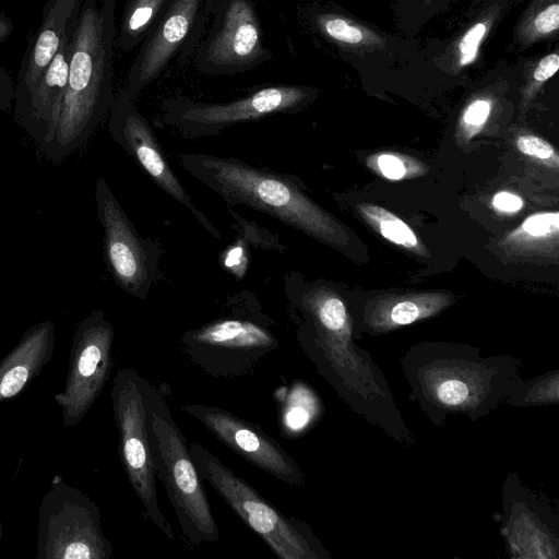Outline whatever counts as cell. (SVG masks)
Returning a JSON list of instances; mask_svg holds the SVG:
<instances>
[{
	"label": "cell",
	"instance_id": "cell-1",
	"mask_svg": "<svg viewBox=\"0 0 559 559\" xmlns=\"http://www.w3.org/2000/svg\"><path fill=\"white\" fill-rule=\"evenodd\" d=\"M284 293L297 342L318 373L358 416L397 443L413 447L414 433L384 373L354 342L353 314L344 297L295 273L284 276Z\"/></svg>",
	"mask_w": 559,
	"mask_h": 559
},
{
	"label": "cell",
	"instance_id": "cell-2",
	"mask_svg": "<svg viewBox=\"0 0 559 559\" xmlns=\"http://www.w3.org/2000/svg\"><path fill=\"white\" fill-rule=\"evenodd\" d=\"M520 366L514 356H485L478 348L449 343L418 344L401 358L413 401L436 426L450 416L475 421L492 413Z\"/></svg>",
	"mask_w": 559,
	"mask_h": 559
},
{
	"label": "cell",
	"instance_id": "cell-3",
	"mask_svg": "<svg viewBox=\"0 0 559 559\" xmlns=\"http://www.w3.org/2000/svg\"><path fill=\"white\" fill-rule=\"evenodd\" d=\"M117 0H83L70 34L67 90L44 152L55 163L82 147L110 111Z\"/></svg>",
	"mask_w": 559,
	"mask_h": 559
},
{
	"label": "cell",
	"instance_id": "cell-4",
	"mask_svg": "<svg viewBox=\"0 0 559 559\" xmlns=\"http://www.w3.org/2000/svg\"><path fill=\"white\" fill-rule=\"evenodd\" d=\"M178 162L186 173L217 193L226 206L251 207L337 248L350 241L342 224L305 193L295 176L203 153L180 154Z\"/></svg>",
	"mask_w": 559,
	"mask_h": 559
},
{
	"label": "cell",
	"instance_id": "cell-5",
	"mask_svg": "<svg viewBox=\"0 0 559 559\" xmlns=\"http://www.w3.org/2000/svg\"><path fill=\"white\" fill-rule=\"evenodd\" d=\"M223 312L186 331L180 347L190 362L215 378H240L253 372L280 342L276 322L247 290L231 296Z\"/></svg>",
	"mask_w": 559,
	"mask_h": 559
},
{
	"label": "cell",
	"instance_id": "cell-6",
	"mask_svg": "<svg viewBox=\"0 0 559 559\" xmlns=\"http://www.w3.org/2000/svg\"><path fill=\"white\" fill-rule=\"evenodd\" d=\"M142 386L156 478L165 486L182 535L191 545L218 542L219 531L189 442L158 389L145 377Z\"/></svg>",
	"mask_w": 559,
	"mask_h": 559
},
{
	"label": "cell",
	"instance_id": "cell-7",
	"mask_svg": "<svg viewBox=\"0 0 559 559\" xmlns=\"http://www.w3.org/2000/svg\"><path fill=\"white\" fill-rule=\"evenodd\" d=\"M189 451L202 480L207 481L234 512L281 559H330L311 527L280 512L245 479L199 442Z\"/></svg>",
	"mask_w": 559,
	"mask_h": 559
},
{
	"label": "cell",
	"instance_id": "cell-8",
	"mask_svg": "<svg viewBox=\"0 0 559 559\" xmlns=\"http://www.w3.org/2000/svg\"><path fill=\"white\" fill-rule=\"evenodd\" d=\"M316 94L309 86L275 84L225 103H203L179 95L163 100L160 121L183 139L207 138L239 123L298 112Z\"/></svg>",
	"mask_w": 559,
	"mask_h": 559
},
{
	"label": "cell",
	"instance_id": "cell-9",
	"mask_svg": "<svg viewBox=\"0 0 559 559\" xmlns=\"http://www.w3.org/2000/svg\"><path fill=\"white\" fill-rule=\"evenodd\" d=\"M142 379V374L129 367L118 369L114 378L110 399L119 436V452L127 478L145 515L174 540L171 525L162 513L157 500Z\"/></svg>",
	"mask_w": 559,
	"mask_h": 559
},
{
	"label": "cell",
	"instance_id": "cell-10",
	"mask_svg": "<svg viewBox=\"0 0 559 559\" xmlns=\"http://www.w3.org/2000/svg\"><path fill=\"white\" fill-rule=\"evenodd\" d=\"M36 549L37 559H109L114 551L96 503L62 481L41 500Z\"/></svg>",
	"mask_w": 559,
	"mask_h": 559
},
{
	"label": "cell",
	"instance_id": "cell-11",
	"mask_svg": "<svg viewBox=\"0 0 559 559\" xmlns=\"http://www.w3.org/2000/svg\"><path fill=\"white\" fill-rule=\"evenodd\" d=\"M210 20L192 55L198 71L211 75L248 72L270 61L264 46L257 0H209Z\"/></svg>",
	"mask_w": 559,
	"mask_h": 559
},
{
	"label": "cell",
	"instance_id": "cell-12",
	"mask_svg": "<svg viewBox=\"0 0 559 559\" xmlns=\"http://www.w3.org/2000/svg\"><path fill=\"white\" fill-rule=\"evenodd\" d=\"M94 195L107 269L124 293L144 300L158 276L160 247L138 233L104 177L96 180Z\"/></svg>",
	"mask_w": 559,
	"mask_h": 559
},
{
	"label": "cell",
	"instance_id": "cell-13",
	"mask_svg": "<svg viewBox=\"0 0 559 559\" xmlns=\"http://www.w3.org/2000/svg\"><path fill=\"white\" fill-rule=\"evenodd\" d=\"M115 331L102 310H93L76 326L63 390L55 395L62 424L75 427L103 392L112 366Z\"/></svg>",
	"mask_w": 559,
	"mask_h": 559
},
{
	"label": "cell",
	"instance_id": "cell-14",
	"mask_svg": "<svg viewBox=\"0 0 559 559\" xmlns=\"http://www.w3.org/2000/svg\"><path fill=\"white\" fill-rule=\"evenodd\" d=\"M210 20L209 0H171L141 43L126 78L124 90L134 98L177 57H192Z\"/></svg>",
	"mask_w": 559,
	"mask_h": 559
},
{
	"label": "cell",
	"instance_id": "cell-15",
	"mask_svg": "<svg viewBox=\"0 0 559 559\" xmlns=\"http://www.w3.org/2000/svg\"><path fill=\"white\" fill-rule=\"evenodd\" d=\"M134 99L124 88L120 90L114 97L108 120L110 136L134 158L160 190L187 209L207 233L221 239L222 233L198 209L191 195L173 171L164 156L153 128L139 111Z\"/></svg>",
	"mask_w": 559,
	"mask_h": 559
},
{
	"label": "cell",
	"instance_id": "cell-16",
	"mask_svg": "<svg viewBox=\"0 0 559 559\" xmlns=\"http://www.w3.org/2000/svg\"><path fill=\"white\" fill-rule=\"evenodd\" d=\"M181 411L195 418L216 439L255 467L288 485L305 484L301 467L276 439L259 426L217 406L185 404Z\"/></svg>",
	"mask_w": 559,
	"mask_h": 559
},
{
	"label": "cell",
	"instance_id": "cell-17",
	"mask_svg": "<svg viewBox=\"0 0 559 559\" xmlns=\"http://www.w3.org/2000/svg\"><path fill=\"white\" fill-rule=\"evenodd\" d=\"M501 535L508 554L516 559L559 557L558 518L549 506L509 474L502 489Z\"/></svg>",
	"mask_w": 559,
	"mask_h": 559
},
{
	"label": "cell",
	"instance_id": "cell-18",
	"mask_svg": "<svg viewBox=\"0 0 559 559\" xmlns=\"http://www.w3.org/2000/svg\"><path fill=\"white\" fill-rule=\"evenodd\" d=\"M70 62V34L67 33L61 46L47 69L29 91L15 104V116L27 134L44 154L61 112L67 90Z\"/></svg>",
	"mask_w": 559,
	"mask_h": 559
},
{
	"label": "cell",
	"instance_id": "cell-19",
	"mask_svg": "<svg viewBox=\"0 0 559 559\" xmlns=\"http://www.w3.org/2000/svg\"><path fill=\"white\" fill-rule=\"evenodd\" d=\"M455 302L449 292L380 294L369 298L361 312V330L379 335L432 318Z\"/></svg>",
	"mask_w": 559,
	"mask_h": 559
},
{
	"label": "cell",
	"instance_id": "cell-20",
	"mask_svg": "<svg viewBox=\"0 0 559 559\" xmlns=\"http://www.w3.org/2000/svg\"><path fill=\"white\" fill-rule=\"evenodd\" d=\"M81 0H47L41 21L22 58L14 103L21 102L40 79L59 50Z\"/></svg>",
	"mask_w": 559,
	"mask_h": 559
},
{
	"label": "cell",
	"instance_id": "cell-21",
	"mask_svg": "<svg viewBox=\"0 0 559 559\" xmlns=\"http://www.w3.org/2000/svg\"><path fill=\"white\" fill-rule=\"evenodd\" d=\"M56 326L46 320L26 330L0 361V403L21 393L52 358Z\"/></svg>",
	"mask_w": 559,
	"mask_h": 559
},
{
	"label": "cell",
	"instance_id": "cell-22",
	"mask_svg": "<svg viewBox=\"0 0 559 559\" xmlns=\"http://www.w3.org/2000/svg\"><path fill=\"white\" fill-rule=\"evenodd\" d=\"M559 246V213L542 212L526 217L523 223L507 234L499 242L508 255L546 257L557 255Z\"/></svg>",
	"mask_w": 559,
	"mask_h": 559
},
{
	"label": "cell",
	"instance_id": "cell-23",
	"mask_svg": "<svg viewBox=\"0 0 559 559\" xmlns=\"http://www.w3.org/2000/svg\"><path fill=\"white\" fill-rule=\"evenodd\" d=\"M309 21L330 41L349 48H383L385 41L371 29L331 11L310 10Z\"/></svg>",
	"mask_w": 559,
	"mask_h": 559
},
{
	"label": "cell",
	"instance_id": "cell-24",
	"mask_svg": "<svg viewBox=\"0 0 559 559\" xmlns=\"http://www.w3.org/2000/svg\"><path fill=\"white\" fill-rule=\"evenodd\" d=\"M171 0H124L116 47L129 52L147 36Z\"/></svg>",
	"mask_w": 559,
	"mask_h": 559
},
{
	"label": "cell",
	"instance_id": "cell-25",
	"mask_svg": "<svg viewBox=\"0 0 559 559\" xmlns=\"http://www.w3.org/2000/svg\"><path fill=\"white\" fill-rule=\"evenodd\" d=\"M357 209L364 221L388 241L419 257L429 255L427 248L414 230L394 213L371 203H359Z\"/></svg>",
	"mask_w": 559,
	"mask_h": 559
},
{
	"label": "cell",
	"instance_id": "cell-26",
	"mask_svg": "<svg viewBox=\"0 0 559 559\" xmlns=\"http://www.w3.org/2000/svg\"><path fill=\"white\" fill-rule=\"evenodd\" d=\"M283 405L282 429L289 435H299L311 427L322 414V404L316 392L305 383L292 386Z\"/></svg>",
	"mask_w": 559,
	"mask_h": 559
},
{
	"label": "cell",
	"instance_id": "cell-27",
	"mask_svg": "<svg viewBox=\"0 0 559 559\" xmlns=\"http://www.w3.org/2000/svg\"><path fill=\"white\" fill-rule=\"evenodd\" d=\"M503 402L515 407L557 404L559 371L556 369L531 380H523L519 374L510 384Z\"/></svg>",
	"mask_w": 559,
	"mask_h": 559
},
{
	"label": "cell",
	"instance_id": "cell-28",
	"mask_svg": "<svg viewBox=\"0 0 559 559\" xmlns=\"http://www.w3.org/2000/svg\"><path fill=\"white\" fill-rule=\"evenodd\" d=\"M559 29V0H534L516 28V38L527 46L557 35Z\"/></svg>",
	"mask_w": 559,
	"mask_h": 559
},
{
	"label": "cell",
	"instance_id": "cell-29",
	"mask_svg": "<svg viewBox=\"0 0 559 559\" xmlns=\"http://www.w3.org/2000/svg\"><path fill=\"white\" fill-rule=\"evenodd\" d=\"M367 166L381 177L399 181L424 175L427 167L416 158L397 152H379L367 157Z\"/></svg>",
	"mask_w": 559,
	"mask_h": 559
},
{
	"label": "cell",
	"instance_id": "cell-30",
	"mask_svg": "<svg viewBox=\"0 0 559 559\" xmlns=\"http://www.w3.org/2000/svg\"><path fill=\"white\" fill-rule=\"evenodd\" d=\"M498 9L488 11L478 19L453 46L452 57L456 70L471 66L478 57L479 48L497 19Z\"/></svg>",
	"mask_w": 559,
	"mask_h": 559
},
{
	"label": "cell",
	"instance_id": "cell-31",
	"mask_svg": "<svg viewBox=\"0 0 559 559\" xmlns=\"http://www.w3.org/2000/svg\"><path fill=\"white\" fill-rule=\"evenodd\" d=\"M492 108L493 99L489 96H477L464 107L457 123L460 143H468L484 129Z\"/></svg>",
	"mask_w": 559,
	"mask_h": 559
},
{
	"label": "cell",
	"instance_id": "cell-32",
	"mask_svg": "<svg viewBox=\"0 0 559 559\" xmlns=\"http://www.w3.org/2000/svg\"><path fill=\"white\" fill-rule=\"evenodd\" d=\"M227 210L234 221L233 225L237 230V238L243 241L248 247L253 246L254 248L273 250L280 253H284L287 250V247L281 241L277 235L240 216L231 210L230 206H227Z\"/></svg>",
	"mask_w": 559,
	"mask_h": 559
},
{
	"label": "cell",
	"instance_id": "cell-33",
	"mask_svg": "<svg viewBox=\"0 0 559 559\" xmlns=\"http://www.w3.org/2000/svg\"><path fill=\"white\" fill-rule=\"evenodd\" d=\"M559 68V56L551 52L543 57L533 68L522 90L520 107L522 112L533 102L542 86L551 79Z\"/></svg>",
	"mask_w": 559,
	"mask_h": 559
},
{
	"label": "cell",
	"instance_id": "cell-34",
	"mask_svg": "<svg viewBox=\"0 0 559 559\" xmlns=\"http://www.w3.org/2000/svg\"><path fill=\"white\" fill-rule=\"evenodd\" d=\"M515 145L523 155L555 170L559 168V157L555 147L543 138L521 134L516 138Z\"/></svg>",
	"mask_w": 559,
	"mask_h": 559
},
{
	"label": "cell",
	"instance_id": "cell-35",
	"mask_svg": "<svg viewBox=\"0 0 559 559\" xmlns=\"http://www.w3.org/2000/svg\"><path fill=\"white\" fill-rule=\"evenodd\" d=\"M249 247L241 241H236L225 251L222 264L238 280L241 278L249 265Z\"/></svg>",
	"mask_w": 559,
	"mask_h": 559
},
{
	"label": "cell",
	"instance_id": "cell-36",
	"mask_svg": "<svg viewBox=\"0 0 559 559\" xmlns=\"http://www.w3.org/2000/svg\"><path fill=\"white\" fill-rule=\"evenodd\" d=\"M523 204L521 197L509 191H500L492 198V206L502 213H516Z\"/></svg>",
	"mask_w": 559,
	"mask_h": 559
},
{
	"label": "cell",
	"instance_id": "cell-37",
	"mask_svg": "<svg viewBox=\"0 0 559 559\" xmlns=\"http://www.w3.org/2000/svg\"><path fill=\"white\" fill-rule=\"evenodd\" d=\"M15 96V86L10 74L0 68V110L8 111Z\"/></svg>",
	"mask_w": 559,
	"mask_h": 559
},
{
	"label": "cell",
	"instance_id": "cell-38",
	"mask_svg": "<svg viewBox=\"0 0 559 559\" xmlns=\"http://www.w3.org/2000/svg\"><path fill=\"white\" fill-rule=\"evenodd\" d=\"M13 32V22L10 16L0 13V44L5 41Z\"/></svg>",
	"mask_w": 559,
	"mask_h": 559
},
{
	"label": "cell",
	"instance_id": "cell-39",
	"mask_svg": "<svg viewBox=\"0 0 559 559\" xmlns=\"http://www.w3.org/2000/svg\"><path fill=\"white\" fill-rule=\"evenodd\" d=\"M2 524H0V540H1V537H2Z\"/></svg>",
	"mask_w": 559,
	"mask_h": 559
}]
</instances>
